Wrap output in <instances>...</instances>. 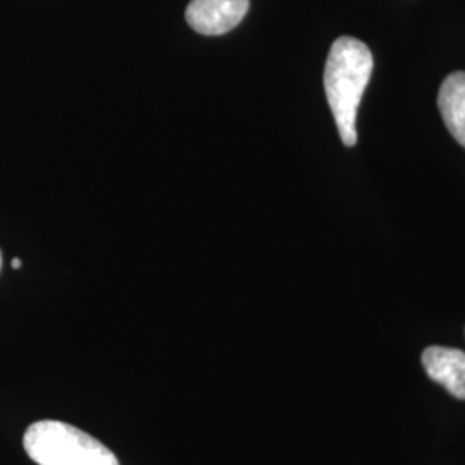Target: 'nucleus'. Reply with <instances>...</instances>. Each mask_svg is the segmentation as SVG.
<instances>
[{"mask_svg": "<svg viewBox=\"0 0 465 465\" xmlns=\"http://www.w3.org/2000/svg\"><path fill=\"white\" fill-rule=\"evenodd\" d=\"M11 266L15 267V269H19V267L23 266V262L19 261V259H13V262H11Z\"/></svg>", "mask_w": 465, "mask_h": 465, "instance_id": "423d86ee", "label": "nucleus"}, {"mask_svg": "<svg viewBox=\"0 0 465 465\" xmlns=\"http://www.w3.org/2000/svg\"><path fill=\"white\" fill-rule=\"evenodd\" d=\"M0 267H2V252H0Z\"/></svg>", "mask_w": 465, "mask_h": 465, "instance_id": "0eeeda50", "label": "nucleus"}, {"mask_svg": "<svg viewBox=\"0 0 465 465\" xmlns=\"http://www.w3.org/2000/svg\"><path fill=\"white\" fill-rule=\"evenodd\" d=\"M422 366L432 381L445 386L455 399L465 400V351L430 347L422 351Z\"/></svg>", "mask_w": 465, "mask_h": 465, "instance_id": "20e7f679", "label": "nucleus"}, {"mask_svg": "<svg viewBox=\"0 0 465 465\" xmlns=\"http://www.w3.org/2000/svg\"><path fill=\"white\" fill-rule=\"evenodd\" d=\"M250 0H192L186 23L200 35L214 36L236 28L249 13Z\"/></svg>", "mask_w": 465, "mask_h": 465, "instance_id": "7ed1b4c3", "label": "nucleus"}, {"mask_svg": "<svg viewBox=\"0 0 465 465\" xmlns=\"http://www.w3.org/2000/svg\"><path fill=\"white\" fill-rule=\"evenodd\" d=\"M374 67V57L364 42L353 36L334 40L324 67V90L341 142L357 143V111Z\"/></svg>", "mask_w": 465, "mask_h": 465, "instance_id": "f257e3e1", "label": "nucleus"}, {"mask_svg": "<svg viewBox=\"0 0 465 465\" xmlns=\"http://www.w3.org/2000/svg\"><path fill=\"white\" fill-rule=\"evenodd\" d=\"M438 107L450 134L465 149V71L445 78L438 94Z\"/></svg>", "mask_w": 465, "mask_h": 465, "instance_id": "39448f33", "label": "nucleus"}, {"mask_svg": "<svg viewBox=\"0 0 465 465\" xmlns=\"http://www.w3.org/2000/svg\"><path fill=\"white\" fill-rule=\"evenodd\" d=\"M23 447L38 465H119L99 440L61 420L34 422L25 432Z\"/></svg>", "mask_w": 465, "mask_h": 465, "instance_id": "f03ea898", "label": "nucleus"}]
</instances>
